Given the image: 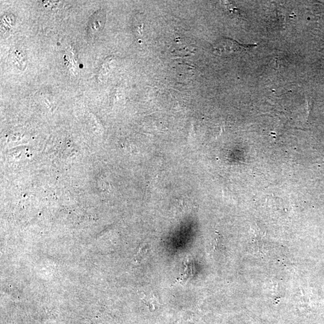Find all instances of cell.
<instances>
[{"label":"cell","instance_id":"1","mask_svg":"<svg viewBox=\"0 0 324 324\" xmlns=\"http://www.w3.org/2000/svg\"><path fill=\"white\" fill-rule=\"evenodd\" d=\"M255 45H243L238 44L234 40L225 39L217 43L215 49L220 53L231 54L233 52H240L254 47Z\"/></svg>","mask_w":324,"mask_h":324}]
</instances>
